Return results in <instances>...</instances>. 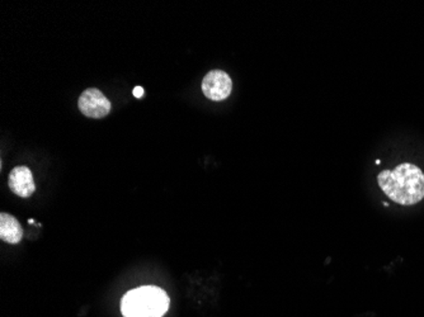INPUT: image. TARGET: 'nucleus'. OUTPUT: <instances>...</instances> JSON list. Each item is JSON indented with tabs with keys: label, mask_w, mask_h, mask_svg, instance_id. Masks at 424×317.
Listing matches in <instances>:
<instances>
[{
	"label": "nucleus",
	"mask_w": 424,
	"mask_h": 317,
	"mask_svg": "<svg viewBox=\"0 0 424 317\" xmlns=\"http://www.w3.org/2000/svg\"><path fill=\"white\" fill-rule=\"evenodd\" d=\"M381 190L401 206H413L424 198V174L418 166L404 163L393 170H382L377 177Z\"/></svg>",
	"instance_id": "1"
},
{
	"label": "nucleus",
	"mask_w": 424,
	"mask_h": 317,
	"mask_svg": "<svg viewBox=\"0 0 424 317\" xmlns=\"http://www.w3.org/2000/svg\"><path fill=\"white\" fill-rule=\"evenodd\" d=\"M8 185L13 193L20 198H28L36 190L32 171L27 166L14 168L8 178Z\"/></svg>",
	"instance_id": "5"
},
{
	"label": "nucleus",
	"mask_w": 424,
	"mask_h": 317,
	"mask_svg": "<svg viewBox=\"0 0 424 317\" xmlns=\"http://www.w3.org/2000/svg\"><path fill=\"white\" fill-rule=\"evenodd\" d=\"M23 237V228L12 215H0V239L8 244H18Z\"/></svg>",
	"instance_id": "6"
},
{
	"label": "nucleus",
	"mask_w": 424,
	"mask_h": 317,
	"mask_svg": "<svg viewBox=\"0 0 424 317\" xmlns=\"http://www.w3.org/2000/svg\"><path fill=\"white\" fill-rule=\"evenodd\" d=\"M79 109L89 118H103L111 111V103L99 89L89 88L83 92L78 101Z\"/></svg>",
	"instance_id": "4"
},
{
	"label": "nucleus",
	"mask_w": 424,
	"mask_h": 317,
	"mask_svg": "<svg viewBox=\"0 0 424 317\" xmlns=\"http://www.w3.org/2000/svg\"><path fill=\"white\" fill-rule=\"evenodd\" d=\"M133 95L136 98H141L144 95V89L141 88V87H136V88L133 89Z\"/></svg>",
	"instance_id": "7"
},
{
	"label": "nucleus",
	"mask_w": 424,
	"mask_h": 317,
	"mask_svg": "<svg viewBox=\"0 0 424 317\" xmlns=\"http://www.w3.org/2000/svg\"><path fill=\"white\" fill-rule=\"evenodd\" d=\"M231 77L222 70H212L203 77L202 92L211 101H222L231 94Z\"/></svg>",
	"instance_id": "3"
},
{
	"label": "nucleus",
	"mask_w": 424,
	"mask_h": 317,
	"mask_svg": "<svg viewBox=\"0 0 424 317\" xmlns=\"http://www.w3.org/2000/svg\"><path fill=\"white\" fill-rule=\"evenodd\" d=\"M171 299L166 292L155 285H144L127 292L121 301L123 317H163Z\"/></svg>",
	"instance_id": "2"
}]
</instances>
